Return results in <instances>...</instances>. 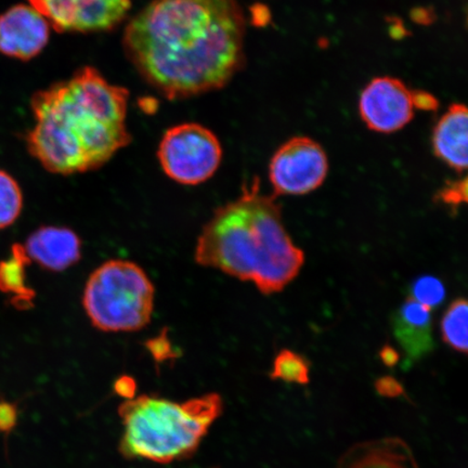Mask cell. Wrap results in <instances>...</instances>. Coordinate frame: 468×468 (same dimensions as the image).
<instances>
[{"mask_svg": "<svg viewBox=\"0 0 468 468\" xmlns=\"http://www.w3.org/2000/svg\"><path fill=\"white\" fill-rule=\"evenodd\" d=\"M247 23L237 0H152L128 23L122 48L169 101L225 87L244 63Z\"/></svg>", "mask_w": 468, "mask_h": 468, "instance_id": "1", "label": "cell"}, {"mask_svg": "<svg viewBox=\"0 0 468 468\" xmlns=\"http://www.w3.org/2000/svg\"><path fill=\"white\" fill-rule=\"evenodd\" d=\"M128 99L126 88L110 84L91 67L35 93L29 154L52 174L95 171L132 142Z\"/></svg>", "mask_w": 468, "mask_h": 468, "instance_id": "2", "label": "cell"}, {"mask_svg": "<svg viewBox=\"0 0 468 468\" xmlns=\"http://www.w3.org/2000/svg\"><path fill=\"white\" fill-rule=\"evenodd\" d=\"M195 259L271 295L298 276L305 254L286 232L280 205L262 195L256 181L215 210L197 239Z\"/></svg>", "mask_w": 468, "mask_h": 468, "instance_id": "3", "label": "cell"}, {"mask_svg": "<svg viewBox=\"0 0 468 468\" xmlns=\"http://www.w3.org/2000/svg\"><path fill=\"white\" fill-rule=\"evenodd\" d=\"M224 408L218 394L184 403L140 396L120 407L124 426L121 452L128 459L169 463L197 452L210 425Z\"/></svg>", "mask_w": 468, "mask_h": 468, "instance_id": "4", "label": "cell"}, {"mask_svg": "<svg viewBox=\"0 0 468 468\" xmlns=\"http://www.w3.org/2000/svg\"><path fill=\"white\" fill-rule=\"evenodd\" d=\"M154 285L137 263L114 260L102 263L88 279L83 306L96 329L134 332L149 324Z\"/></svg>", "mask_w": 468, "mask_h": 468, "instance_id": "5", "label": "cell"}, {"mask_svg": "<svg viewBox=\"0 0 468 468\" xmlns=\"http://www.w3.org/2000/svg\"><path fill=\"white\" fill-rule=\"evenodd\" d=\"M157 157L169 178L181 185L197 186L218 172L222 146L208 128L197 122H185L164 133Z\"/></svg>", "mask_w": 468, "mask_h": 468, "instance_id": "6", "label": "cell"}, {"mask_svg": "<svg viewBox=\"0 0 468 468\" xmlns=\"http://www.w3.org/2000/svg\"><path fill=\"white\" fill-rule=\"evenodd\" d=\"M329 173L322 146L308 137L284 143L269 164V179L276 196H305L320 188Z\"/></svg>", "mask_w": 468, "mask_h": 468, "instance_id": "7", "label": "cell"}, {"mask_svg": "<svg viewBox=\"0 0 468 468\" xmlns=\"http://www.w3.org/2000/svg\"><path fill=\"white\" fill-rule=\"evenodd\" d=\"M58 33L111 31L120 26L133 0H27Z\"/></svg>", "mask_w": 468, "mask_h": 468, "instance_id": "8", "label": "cell"}, {"mask_svg": "<svg viewBox=\"0 0 468 468\" xmlns=\"http://www.w3.org/2000/svg\"><path fill=\"white\" fill-rule=\"evenodd\" d=\"M414 109L413 91L390 76L373 79L359 99L361 120L368 130L380 133L402 130L412 121Z\"/></svg>", "mask_w": 468, "mask_h": 468, "instance_id": "9", "label": "cell"}, {"mask_svg": "<svg viewBox=\"0 0 468 468\" xmlns=\"http://www.w3.org/2000/svg\"><path fill=\"white\" fill-rule=\"evenodd\" d=\"M50 25L31 5H17L0 16V52L28 61L48 44Z\"/></svg>", "mask_w": 468, "mask_h": 468, "instance_id": "10", "label": "cell"}, {"mask_svg": "<svg viewBox=\"0 0 468 468\" xmlns=\"http://www.w3.org/2000/svg\"><path fill=\"white\" fill-rule=\"evenodd\" d=\"M23 248L28 260L50 271H67L80 260V239L68 228H39L28 237Z\"/></svg>", "mask_w": 468, "mask_h": 468, "instance_id": "11", "label": "cell"}, {"mask_svg": "<svg viewBox=\"0 0 468 468\" xmlns=\"http://www.w3.org/2000/svg\"><path fill=\"white\" fill-rule=\"evenodd\" d=\"M391 326L409 364L423 359L434 350L431 310L411 298L408 297L396 310L391 317Z\"/></svg>", "mask_w": 468, "mask_h": 468, "instance_id": "12", "label": "cell"}, {"mask_svg": "<svg viewBox=\"0 0 468 468\" xmlns=\"http://www.w3.org/2000/svg\"><path fill=\"white\" fill-rule=\"evenodd\" d=\"M468 112L464 104L450 105L432 133V149L439 160L463 173L467 168Z\"/></svg>", "mask_w": 468, "mask_h": 468, "instance_id": "13", "label": "cell"}, {"mask_svg": "<svg viewBox=\"0 0 468 468\" xmlns=\"http://www.w3.org/2000/svg\"><path fill=\"white\" fill-rule=\"evenodd\" d=\"M337 468H419L412 450L399 438H384L351 447Z\"/></svg>", "mask_w": 468, "mask_h": 468, "instance_id": "14", "label": "cell"}, {"mask_svg": "<svg viewBox=\"0 0 468 468\" xmlns=\"http://www.w3.org/2000/svg\"><path fill=\"white\" fill-rule=\"evenodd\" d=\"M467 317V301L465 298H458L450 303L441 324L443 342L450 348L464 355L467 354L468 349Z\"/></svg>", "mask_w": 468, "mask_h": 468, "instance_id": "15", "label": "cell"}, {"mask_svg": "<svg viewBox=\"0 0 468 468\" xmlns=\"http://www.w3.org/2000/svg\"><path fill=\"white\" fill-rule=\"evenodd\" d=\"M28 261L25 248L22 245H15L13 257L0 262V291L15 292V303L21 300L27 303L28 297H31L26 288L25 267Z\"/></svg>", "mask_w": 468, "mask_h": 468, "instance_id": "16", "label": "cell"}, {"mask_svg": "<svg viewBox=\"0 0 468 468\" xmlns=\"http://www.w3.org/2000/svg\"><path fill=\"white\" fill-rule=\"evenodd\" d=\"M272 379L282 382L306 385L310 380V365L305 356L290 349L281 350L273 360Z\"/></svg>", "mask_w": 468, "mask_h": 468, "instance_id": "17", "label": "cell"}, {"mask_svg": "<svg viewBox=\"0 0 468 468\" xmlns=\"http://www.w3.org/2000/svg\"><path fill=\"white\" fill-rule=\"evenodd\" d=\"M23 197L19 185L4 171H0V229H5L19 218Z\"/></svg>", "mask_w": 468, "mask_h": 468, "instance_id": "18", "label": "cell"}, {"mask_svg": "<svg viewBox=\"0 0 468 468\" xmlns=\"http://www.w3.org/2000/svg\"><path fill=\"white\" fill-rule=\"evenodd\" d=\"M409 298L430 310L441 305L446 300V288L441 280L432 276L415 279L409 289Z\"/></svg>", "mask_w": 468, "mask_h": 468, "instance_id": "19", "label": "cell"}, {"mask_svg": "<svg viewBox=\"0 0 468 468\" xmlns=\"http://www.w3.org/2000/svg\"><path fill=\"white\" fill-rule=\"evenodd\" d=\"M435 202L441 203L452 210L461 207L467 202V178L448 183L437 193Z\"/></svg>", "mask_w": 468, "mask_h": 468, "instance_id": "20", "label": "cell"}, {"mask_svg": "<svg viewBox=\"0 0 468 468\" xmlns=\"http://www.w3.org/2000/svg\"><path fill=\"white\" fill-rule=\"evenodd\" d=\"M17 408L14 403L0 401V434H9L17 424Z\"/></svg>", "mask_w": 468, "mask_h": 468, "instance_id": "21", "label": "cell"}, {"mask_svg": "<svg viewBox=\"0 0 468 468\" xmlns=\"http://www.w3.org/2000/svg\"><path fill=\"white\" fill-rule=\"evenodd\" d=\"M376 388L380 396L388 398L400 397L405 393L402 385L396 378L390 377L379 378L376 384Z\"/></svg>", "mask_w": 468, "mask_h": 468, "instance_id": "22", "label": "cell"}, {"mask_svg": "<svg viewBox=\"0 0 468 468\" xmlns=\"http://www.w3.org/2000/svg\"><path fill=\"white\" fill-rule=\"evenodd\" d=\"M414 107L423 111H434L438 108L436 98L425 91H413Z\"/></svg>", "mask_w": 468, "mask_h": 468, "instance_id": "23", "label": "cell"}, {"mask_svg": "<svg viewBox=\"0 0 468 468\" xmlns=\"http://www.w3.org/2000/svg\"><path fill=\"white\" fill-rule=\"evenodd\" d=\"M379 356L380 360L383 361V364L386 367H393L400 360L399 353H398V351L391 346H384L382 349H380Z\"/></svg>", "mask_w": 468, "mask_h": 468, "instance_id": "24", "label": "cell"}, {"mask_svg": "<svg viewBox=\"0 0 468 468\" xmlns=\"http://www.w3.org/2000/svg\"><path fill=\"white\" fill-rule=\"evenodd\" d=\"M134 383L130 378H122L116 384V391L122 397L132 399L134 390Z\"/></svg>", "mask_w": 468, "mask_h": 468, "instance_id": "25", "label": "cell"}]
</instances>
